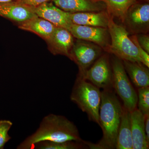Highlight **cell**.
I'll list each match as a JSON object with an SVG mask.
<instances>
[{"label":"cell","instance_id":"obj_12","mask_svg":"<svg viewBox=\"0 0 149 149\" xmlns=\"http://www.w3.org/2000/svg\"><path fill=\"white\" fill-rule=\"evenodd\" d=\"M37 16L32 7L19 1L0 3V16L19 23Z\"/></svg>","mask_w":149,"mask_h":149},{"label":"cell","instance_id":"obj_15","mask_svg":"<svg viewBox=\"0 0 149 149\" xmlns=\"http://www.w3.org/2000/svg\"><path fill=\"white\" fill-rule=\"evenodd\" d=\"M133 149H149L145 132L143 115L138 108L130 112Z\"/></svg>","mask_w":149,"mask_h":149},{"label":"cell","instance_id":"obj_4","mask_svg":"<svg viewBox=\"0 0 149 149\" xmlns=\"http://www.w3.org/2000/svg\"><path fill=\"white\" fill-rule=\"evenodd\" d=\"M107 28L111 43L107 53L122 61L141 63L138 48L128 36L129 33L124 26L116 24L110 15Z\"/></svg>","mask_w":149,"mask_h":149},{"label":"cell","instance_id":"obj_13","mask_svg":"<svg viewBox=\"0 0 149 149\" xmlns=\"http://www.w3.org/2000/svg\"><path fill=\"white\" fill-rule=\"evenodd\" d=\"M62 10L70 13L99 12L106 10V6L97 0H52Z\"/></svg>","mask_w":149,"mask_h":149},{"label":"cell","instance_id":"obj_3","mask_svg":"<svg viewBox=\"0 0 149 149\" xmlns=\"http://www.w3.org/2000/svg\"><path fill=\"white\" fill-rule=\"evenodd\" d=\"M70 98L82 111L87 113L90 120L99 125V111L101 101L100 88L77 76Z\"/></svg>","mask_w":149,"mask_h":149},{"label":"cell","instance_id":"obj_19","mask_svg":"<svg viewBox=\"0 0 149 149\" xmlns=\"http://www.w3.org/2000/svg\"><path fill=\"white\" fill-rule=\"evenodd\" d=\"M103 2L106 6V10L113 17L124 21L126 13L130 6L139 1L137 0H97Z\"/></svg>","mask_w":149,"mask_h":149},{"label":"cell","instance_id":"obj_27","mask_svg":"<svg viewBox=\"0 0 149 149\" xmlns=\"http://www.w3.org/2000/svg\"><path fill=\"white\" fill-rule=\"evenodd\" d=\"M19 1V0H0V3L10 1Z\"/></svg>","mask_w":149,"mask_h":149},{"label":"cell","instance_id":"obj_25","mask_svg":"<svg viewBox=\"0 0 149 149\" xmlns=\"http://www.w3.org/2000/svg\"><path fill=\"white\" fill-rule=\"evenodd\" d=\"M22 3L30 7L35 8L43 3L50 1L52 0H19Z\"/></svg>","mask_w":149,"mask_h":149},{"label":"cell","instance_id":"obj_1","mask_svg":"<svg viewBox=\"0 0 149 149\" xmlns=\"http://www.w3.org/2000/svg\"><path fill=\"white\" fill-rule=\"evenodd\" d=\"M123 106L111 89L101 92L99 111V125L103 132L102 138L97 143L85 141L91 149L116 148V140L121 119Z\"/></svg>","mask_w":149,"mask_h":149},{"label":"cell","instance_id":"obj_8","mask_svg":"<svg viewBox=\"0 0 149 149\" xmlns=\"http://www.w3.org/2000/svg\"><path fill=\"white\" fill-rule=\"evenodd\" d=\"M123 23L129 34L132 35L148 33L149 2L138 1L130 6Z\"/></svg>","mask_w":149,"mask_h":149},{"label":"cell","instance_id":"obj_24","mask_svg":"<svg viewBox=\"0 0 149 149\" xmlns=\"http://www.w3.org/2000/svg\"><path fill=\"white\" fill-rule=\"evenodd\" d=\"M139 45L141 47L149 54V36L147 34H139L135 35Z\"/></svg>","mask_w":149,"mask_h":149},{"label":"cell","instance_id":"obj_22","mask_svg":"<svg viewBox=\"0 0 149 149\" xmlns=\"http://www.w3.org/2000/svg\"><path fill=\"white\" fill-rule=\"evenodd\" d=\"M13 124L9 120H0V149H3L6 144L11 139L8 131Z\"/></svg>","mask_w":149,"mask_h":149},{"label":"cell","instance_id":"obj_10","mask_svg":"<svg viewBox=\"0 0 149 149\" xmlns=\"http://www.w3.org/2000/svg\"><path fill=\"white\" fill-rule=\"evenodd\" d=\"M74 38L67 29L56 27L47 42L49 49L53 54L65 56L70 59V53L75 41Z\"/></svg>","mask_w":149,"mask_h":149},{"label":"cell","instance_id":"obj_18","mask_svg":"<svg viewBox=\"0 0 149 149\" xmlns=\"http://www.w3.org/2000/svg\"><path fill=\"white\" fill-rule=\"evenodd\" d=\"M116 149H133L130 112L123 107L116 140Z\"/></svg>","mask_w":149,"mask_h":149},{"label":"cell","instance_id":"obj_20","mask_svg":"<svg viewBox=\"0 0 149 149\" xmlns=\"http://www.w3.org/2000/svg\"><path fill=\"white\" fill-rule=\"evenodd\" d=\"M85 141H68L55 142L44 141L35 144L33 149H80L88 148Z\"/></svg>","mask_w":149,"mask_h":149},{"label":"cell","instance_id":"obj_17","mask_svg":"<svg viewBox=\"0 0 149 149\" xmlns=\"http://www.w3.org/2000/svg\"><path fill=\"white\" fill-rule=\"evenodd\" d=\"M56 26L42 17L36 16L19 23V28L35 33L47 42L52 35Z\"/></svg>","mask_w":149,"mask_h":149},{"label":"cell","instance_id":"obj_28","mask_svg":"<svg viewBox=\"0 0 149 149\" xmlns=\"http://www.w3.org/2000/svg\"><path fill=\"white\" fill-rule=\"evenodd\" d=\"M137 1H139L148 2H149V0H137Z\"/></svg>","mask_w":149,"mask_h":149},{"label":"cell","instance_id":"obj_7","mask_svg":"<svg viewBox=\"0 0 149 149\" xmlns=\"http://www.w3.org/2000/svg\"><path fill=\"white\" fill-rule=\"evenodd\" d=\"M103 49L94 43L78 40L74 41L70 53V60L74 61L79 68L78 73L88 69L104 53Z\"/></svg>","mask_w":149,"mask_h":149},{"label":"cell","instance_id":"obj_6","mask_svg":"<svg viewBox=\"0 0 149 149\" xmlns=\"http://www.w3.org/2000/svg\"><path fill=\"white\" fill-rule=\"evenodd\" d=\"M77 76L89 81L99 88H112V70L109 54L104 52L88 69Z\"/></svg>","mask_w":149,"mask_h":149},{"label":"cell","instance_id":"obj_23","mask_svg":"<svg viewBox=\"0 0 149 149\" xmlns=\"http://www.w3.org/2000/svg\"><path fill=\"white\" fill-rule=\"evenodd\" d=\"M130 38L133 43L135 44V45L136 46L137 48H138L141 63L149 68V54L144 50L141 47V46L139 45L136 35H132L130 37Z\"/></svg>","mask_w":149,"mask_h":149},{"label":"cell","instance_id":"obj_9","mask_svg":"<svg viewBox=\"0 0 149 149\" xmlns=\"http://www.w3.org/2000/svg\"><path fill=\"white\" fill-rule=\"evenodd\" d=\"M68 30L74 38L96 44L107 52L111 43L108 28L72 24Z\"/></svg>","mask_w":149,"mask_h":149},{"label":"cell","instance_id":"obj_14","mask_svg":"<svg viewBox=\"0 0 149 149\" xmlns=\"http://www.w3.org/2000/svg\"><path fill=\"white\" fill-rule=\"evenodd\" d=\"M72 24L107 28L110 15L106 10L99 12L69 13Z\"/></svg>","mask_w":149,"mask_h":149},{"label":"cell","instance_id":"obj_16","mask_svg":"<svg viewBox=\"0 0 149 149\" xmlns=\"http://www.w3.org/2000/svg\"><path fill=\"white\" fill-rule=\"evenodd\" d=\"M122 62L126 73L137 88L149 87V68L141 62L125 60Z\"/></svg>","mask_w":149,"mask_h":149},{"label":"cell","instance_id":"obj_26","mask_svg":"<svg viewBox=\"0 0 149 149\" xmlns=\"http://www.w3.org/2000/svg\"><path fill=\"white\" fill-rule=\"evenodd\" d=\"M144 117L146 136L147 141L149 143V114L144 115Z\"/></svg>","mask_w":149,"mask_h":149},{"label":"cell","instance_id":"obj_2","mask_svg":"<svg viewBox=\"0 0 149 149\" xmlns=\"http://www.w3.org/2000/svg\"><path fill=\"white\" fill-rule=\"evenodd\" d=\"M83 141L76 125L64 116L50 114L43 118L35 133L22 141L17 148L33 149L35 144L42 141Z\"/></svg>","mask_w":149,"mask_h":149},{"label":"cell","instance_id":"obj_21","mask_svg":"<svg viewBox=\"0 0 149 149\" xmlns=\"http://www.w3.org/2000/svg\"><path fill=\"white\" fill-rule=\"evenodd\" d=\"M138 109L143 115L149 114V87L138 88Z\"/></svg>","mask_w":149,"mask_h":149},{"label":"cell","instance_id":"obj_5","mask_svg":"<svg viewBox=\"0 0 149 149\" xmlns=\"http://www.w3.org/2000/svg\"><path fill=\"white\" fill-rule=\"evenodd\" d=\"M110 61L112 88L122 100L123 107L128 111H133L137 108L138 94L128 78L122 60L112 55Z\"/></svg>","mask_w":149,"mask_h":149},{"label":"cell","instance_id":"obj_11","mask_svg":"<svg viewBox=\"0 0 149 149\" xmlns=\"http://www.w3.org/2000/svg\"><path fill=\"white\" fill-rule=\"evenodd\" d=\"M32 8L37 16L47 20L56 27H63L68 30L72 24L69 18V13L62 10L52 3L47 2Z\"/></svg>","mask_w":149,"mask_h":149}]
</instances>
